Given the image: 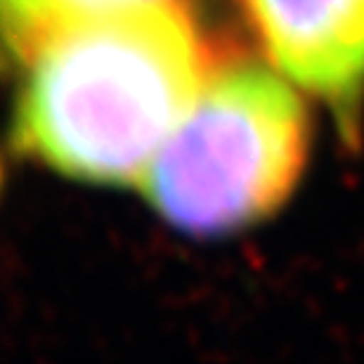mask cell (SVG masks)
<instances>
[{
    "label": "cell",
    "instance_id": "7a4b0ae2",
    "mask_svg": "<svg viewBox=\"0 0 364 364\" xmlns=\"http://www.w3.org/2000/svg\"><path fill=\"white\" fill-rule=\"evenodd\" d=\"M308 154V119L287 83L237 64L208 76L159 149L142 192L187 235H228L287 201Z\"/></svg>",
    "mask_w": 364,
    "mask_h": 364
},
{
    "label": "cell",
    "instance_id": "277c9868",
    "mask_svg": "<svg viewBox=\"0 0 364 364\" xmlns=\"http://www.w3.org/2000/svg\"><path fill=\"white\" fill-rule=\"evenodd\" d=\"M137 3L144 0H3V14L10 41L19 55H26L57 26Z\"/></svg>",
    "mask_w": 364,
    "mask_h": 364
},
{
    "label": "cell",
    "instance_id": "6da1fadb",
    "mask_svg": "<svg viewBox=\"0 0 364 364\" xmlns=\"http://www.w3.org/2000/svg\"><path fill=\"white\" fill-rule=\"evenodd\" d=\"M24 57L19 147L95 185L140 182L210 76L199 28L176 0L69 21Z\"/></svg>",
    "mask_w": 364,
    "mask_h": 364
},
{
    "label": "cell",
    "instance_id": "3957f363",
    "mask_svg": "<svg viewBox=\"0 0 364 364\" xmlns=\"http://www.w3.org/2000/svg\"><path fill=\"white\" fill-rule=\"evenodd\" d=\"M267 57L350 123L364 95V0H246Z\"/></svg>",
    "mask_w": 364,
    "mask_h": 364
}]
</instances>
